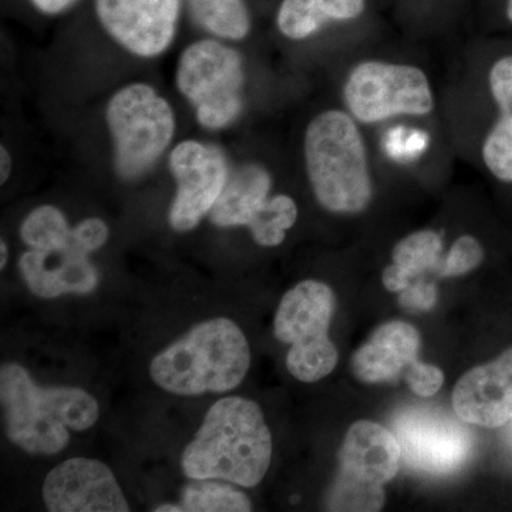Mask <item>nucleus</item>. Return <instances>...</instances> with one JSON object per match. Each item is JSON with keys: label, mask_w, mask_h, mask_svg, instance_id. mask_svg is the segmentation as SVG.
I'll return each instance as SVG.
<instances>
[{"label": "nucleus", "mask_w": 512, "mask_h": 512, "mask_svg": "<svg viewBox=\"0 0 512 512\" xmlns=\"http://www.w3.org/2000/svg\"><path fill=\"white\" fill-rule=\"evenodd\" d=\"M272 436L261 407L229 396L208 410L194 440L185 447L181 467L191 480H222L255 487L271 466Z\"/></svg>", "instance_id": "1"}, {"label": "nucleus", "mask_w": 512, "mask_h": 512, "mask_svg": "<svg viewBox=\"0 0 512 512\" xmlns=\"http://www.w3.org/2000/svg\"><path fill=\"white\" fill-rule=\"evenodd\" d=\"M6 436L29 454L53 456L70 443L69 429L89 430L100 417L97 400L77 387L37 386L18 363L0 367Z\"/></svg>", "instance_id": "2"}, {"label": "nucleus", "mask_w": 512, "mask_h": 512, "mask_svg": "<svg viewBox=\"0 0 512 512\" xmlns=\"http://www.w3.org/2000/svg\"><path fill=\"white\" fill-rule=\"evenodd\" d=\"M251 366L247 336L234 320L198 323L154 357L150 376L164 392L201 396L237 389Z\"/></svg>", "instance_id": "3"}, {"label": "nucleus", "mask_w": 512, "mask_h": 512, "mask_svg": "<svg viewBox=\"0 0 512 512\" xmlns=\"http://www.w3.org/2000/svg\"><path fill=\"white\" fill-rule=\"evenodd\" d=\"M305 163L316 200L328 211L355 214L372 198L362 134L349 114L320 113L305 133Z\"/></svg>", "instance_id": "4"}, {"label": "nucleus", "mask_w": 512, "mask_h": 512, "mask_svg": "<svg viewBox=\"0 0 512 512\" xmlns=\"http://www.w3.org/2000/svg\"><path fill=\"white\" fill-rule=\"evenodd\" d=\"M106 121L113 140L114 168L126 181L146 175L175 134L173 107L146 83L117 90L107 103Z\"/></svg>", "instance_id": "5"}, {"label": "nucleus", "mask_w": 512, "mask_h": 512, "mask_svg": "<svg viewBox=\"0 0 512 512\" xmlns=\"http://www.w3.org/2000/svg\"><path fill=\"white\" fill-rule=\"evenodd\" d=\"M175 83L191 104L200 126L222 130L241 116L244 107V60L220 40L202 39L185 47Z\"/></svg>", "instance_id": "6"}, {"label": "nucleus", "mask_w": 512, "mask_h": 512, "mask_svg": "<svg viewBox=\"0 0 512 512\" xmlns=\"http://www.w3.org/2000/svg\"><path fill=\"white\" fill-rule=\"evenodd\" d=\"M335 296L328 285L303 281L291 289L275 315V336L291 345L286 366L303 383L319 382L338 365V350L329 338Z\"/></svg>", "instance_id": "7"}, {"label": "nucleus", "mask_w": 512, "mask_h": 512, "mask_svg": "<svg viewBox=\"0 0 512 512\" xmlns=\"http://www.w3.org/2000/svg\"><path fill=\"white\" fill-rule=\"evenodd\" d=\"M350 113L372 124L396 116H426L434 109L429 79L407 64L360 63L345 84Z\"/></svg>", "instance_id": "8"}, {"label": "nucleus", "mask_w": 512, "mask_h": 512, "mask_svg": "<svg viewBox=\"0 0 512 512\" xmlns=\"http://www.w3.org/2000/svg\"><path fill=\"white\" fill-rule=\"evenodd\" d=\"M393 434L410 468L433 476L456 473L473 448L470 430L441 410L407 407L393 419Z\"/></svg>", "instance_id": "9"}, {"label": "nucleus", "mask_w": 512, "mask_h": 512, "mask_svg": "<svg viewBox=\"0 0 512 512\" xmlns=\"http://www.w3.org/2000/svg\"><path fill=\"white\" fill-rule=\"evenodd\" d=\"M168 164L177 184L168 221L175 231H192L210 215L231 168L221 148L197 140L177 144Z\"/></svg>", "instance_id": "10"}, {"label": "nucleus", "mask_w": 512, "mask_h": 512, "mask_svg": "<svg viewBox=\"0 0 512 512\" xmlns=\"http://www.w3.org/2000/svg\"><path fill=\"white\" fill-rule=\"evenodd\" d=\"M107 35L134 56L163 55L173 43L181 0H94Z\"/></svg>", "instance_id": "11"}, {"label": "nucleus", "mask_w": 512, "mask_h": 512, "mask_svg": "<svg viewBox=\"0 0 512 512\" xmlns=\"http://www.w3.org/2000/svg\"><path fill=\"white\" fill-rule=\"evenodd\" d=\"M43 501L52 512H128V505L109 466L90 458H70L47 474Z\"/></svg>", "instance_id": "12"}, {"label": "nucleus", "mask_w": 512, "mask_h": 512, "mask_svg": "<svg viewBox=\"0 0 512 512\" xmlns=\"http://www.w3.org/2000/svg\"><path fill=\"white\" fill-rule=\"evenodd\" d=\"M86 251L77 242L46 249H29L20 256L19 271L33 295L55 299L96 291L100 276Z\"/></svg>", "instance_id": "13"}, {"label": "nucleus", "mask_w": 512, "mask_h": 512, "mask_svg": "<svg viewBox=\"0 0 512 512\" xmlns=\"http://www.w3.org/2000/svg\"><path fill=\"white\" fill-rule=\"evenodd\" d=\"M453 407L458 419L474 426L495 429L512 421V348L461 377Z\"/></svg>", "instance_id": "14"}, {"label": "nucleus", "mask_w": 512, "mask_h": 512, "mask_svg": "<svg viewBox=\"0 0 512 512\" xmlns=\"http://www.w3.org/2000/svg\"><path fill=\"white\" fill-rule=\"evenodd\" d=\"M339 461L343 473L383 485L396 477L402 448L393 431L373 421H357L346 433Z\"/></svg>", "instance_id": "15"}, {"label": "nucleus", "mask_w": 512, "mask_h": 512, "mask_svg": "<svg viewBox=\"0 0 512 512\" xmlns=\"http://www.w3.org/2000/svg\"><path fill=\"white\" fill-rule=\"evenodd\" d=\"M420 335L412 325L400 320L377 328L352 357V370L360 382H394L417 360Z\"/></svg>", "instance_id": "16"}, {"label": "nucleus", "mask_w": 512, "mask_h": 512, "mask_svg": "<svg viewBox=\"0 0 512 512\" xmlns=\"http://www.w3.org/2000/svg\"><path fill=\"white\" fill-rule=\"evenodd\" d=\"M271 175L258 164L239 165L229 171L227 184L210 212L221 228L248 227L256 211L269 198Z\"/></svg>", "instance_id": "17"}, {"label": "nucleus", "mask_w": 512, "mask_h": 512, "mask_svg": "<svg viewBox=\"0 0 512 512\" xmlns=\"http://www.w3.org/2000/svg\"><path fill=\"white\" fill-rule=\"evenodd\" d=\"M363 10L365 0H284L276 23L288 39L303 40L330 22L359 18Z\"/></svg>", "instance_id": "18"}, {"label": "nucleus", "mask_w": 512, "mask_h": 512, "mask_svg": "<svg viewBox=\"0 0 512 512\" xmlns=\"http://www.w3.org/2000/svg\"><path fill=\"white\" fill-rule=\"evenodd\" d=\"M195 25L225 40H242L251 30L245 0H187Z\"/></svg>", "instance_id": "19"}, {"label": "nucleus", "mask_w": 512, "mask_h": 512, "mask_svg": "<svg viewBox=\"0 0 512 512\" xmlns=\"http://www.w3.org/2000/svg\"><path fill=\"white\" fill-rule=\"evenodd\" d=\"M183 512H249L252 503L247 495L232 485L217 480H195L181 495Z\"/></svg>", "instance_id": "20"}, {"label": "nucleus", "mask_w": 512, "mask_h": 512, "mask_svg": "<svg viewBox=\"0 0 512 512\" xmlns=\"http://www.w3.org/2000/svg\"><path fill=\"white\" fill-rule=\"evenodd\" d=\"M298 220V207L288 195L268 198L256 211L248 228L252 238L261 247H278L285 241L286 231Z\"/></svg>", "instance_id": "21"}, {"label": "nucleus", "mask_w": 512, "mask_h": 512, "mask_svg": "<svg viewBox=\"0 0 512 512\" xmlns=\"http://www.w3.org/2000/svg\"><path fill=\"white\" fill-rule=\"evenodd\" d=\"M20 238L29 249L52 248L72 241L73 228L59 208L40 205L23 220Z\"/></svg>", "instance_id": "22"}, {"label": "nucleus", "mask_w": 512, "mask_h": 512, "mask_svg": "<svg viewBox=\"0 0 512 512\" xmlns=\"http://www.w3.org/2000/svg\"><path fill=\"white\" fill-rule=\"evenodd\" d=\"M384 504L382 484L369 483L339 471L326 497L329 511H379Z\"/></svg>", "instance_id": "23"}, {"label": "nucleus", "mask_w": 512, "mask_h": 512, "mask_svg": "<svg viewBox=\"0 0 512 512\" xmlns=\"http://www.w3.org/2000/svg\"><path fill=\"white\" fill-rule=\"evenodd\" d=\"M443 241L437 232L419 231L402 239L393 249L394 265L412 279L439 264Z\"/></svg>", "instance_id": "24"}, {"label": "nucleus", "mask_w": 512, "mask_h": 512, "mask_svg": "<svg viewBox=\"0 0 512 512\" xmlns=\"http://www.w3.org/2000/svg\"><path fill=\"white\" fill-rule=\"evenodd\" d=\"M484 163L498 180L512 181V119L500 116L483 146Z\"/></svg>", "instance_id": "25"}, {"label": "nucleus", "mask_w": 512, "mask_h": 512, "mask_svg": "<svg viewBox=\"0 0 512 512\" xmlns=\"http://www.w3.org/2000/svg\"><path fill=\"white\" fill-rule=\"evenodd\" d=\"M484 251L476 238H458L441 265V276H460L473 271L483 262Z\"/></svg>", "instance_id": "26"}, {"label": "nucleus", "mask_w": 512, "mask_h": 512, "mask_svg": "<svg viewBox=\"0 0 512 512\" xmlns=\"http://www.w3.org/2000/svg\"><path fill=\"white\" fill-rule=\"evenodd\" d=\"M490 90L500 116L512 119V56L503 57L491 67Z\"/></svg>", "instance_id": "27"}, {"label": "nucleus", "mask_w": 512, "mask_h": 512, "mask_svg": "<svg viewBox=\"0 0 512 512\" xmlns=\"http://www.w3.org/2000/svg\"><path fill=\"white\" fill-rule=\"evenodd\" d=\"M427 136L421 131H407L403 127L394 128L386 137L387 153L396 160H407L424 153L427 148Z\"/></svg>", "instance_id": "28"}, {"label": "nucleus", "mask_w": 512, "mask_h": 512, "mask_svg": "<svg viewBox=\"0 0 512 512\" xmlns=\"http://www.w3.org/2000/svg\"><path fill=\"white\" fill-rule=\"evenodd\" d=\"M404 377L413 393L420 397L434 396L444 383V375L439 367L421 363L419 360H414L412 365L407 367Z\"/></svg>", "instance_id": "29"}, {"label": "nucleus", "mask_w": 512, "mask_h": 512, "mask_svg": "<svg viewBox=\"0 0 512 512\" xmlns=\"http://www.w3.org/2000/svg\"><path fill=\"white\" fill-rule=\"evenodd\" d=\"M110 228L100 218H87L73 228V238L87 254L96 252L109 241Z\"/></svg>", "instance_id": "30"}, {"label": "nucleus", "mask_w": 512, "mask_h": 512, "mask_svg": "<svg viewBox=\"0 0 512 512\" xmlns=\"http://www.w3.org/2000/svg\"><path fill=\"white\" fill-rule=\"evenodd\" d=\"M400 303L407 309L414 311H429L437 302L436 286L424 279H414L409 288L400 292Z\"/></svg>", "instance_id": "31"}, {"label": "nucleus", "mask_w": 512, "mask_h": 512, "mask_svg": "<svg viewBox=\"0 0 512 512\" xmlns=\"http://www.w3.org/2000/svg\"><path fill=\"white\" fill-rule=\"evenodd\" d=\"M413 281L414 279L404 274L402 269L397 265L393 264L384 269L383 285L386 286L390 292H403L404 289L409 288Z\"/></svg>", "instance_id": "32"}, {"label": "nucleus", "mask_w": 512, "mask_h": 512, "mask_svg": "<svg viewBox=\"0 0 512 512\" xmlns=\"http://www.w3.org/2000/svg\"><path fill=\"white\" fill-rule=\"evenodd\" d=\"M76 0H32L37 10L46 15H57L69 9Z\"/></svg>", "instance_id": "33"}, {"label": "nucleus", "mask_w": 512, "mask_h": 512, "mask_svg": "<svg viewBox=\"0 0 512 512\" xmlns=\"http://www.w3.org/2000/svg\"><path fill=\"white\" fill-rule=\"evenodd\" d=\"M12 157L8 148L2 146L0 148V183L5 184L9 180L10 174H12Z\"/></svg>", "instance_id": "34"}, {"label": "nucleus", "mask_w": 512, "mask_h": 512, "mask_svg": "<svg viewBox=\"0 0 512 512\" xmlns=\"http://www.w3.org/2000/svg\"><path fill=\"white\" fill-rule=\"evenodd\" d=\"M0 249H2V255H0V269L5 268L6 264H8L9 259V249L8 244L5 241L0 242Z\"/></svg>", "instance_id": "35"}, {"label": "nucleus", "mask_w": 512, "mask_h": 512, "mask_svg": "<svg viewBox=\"0 0 512 512\" xmlns=\"http://www.w3.org/2000/svg\"><path fill=\"white\" fill-rule=\"evenodd\" d=\"M156 512H183V508H181V505H175V504H164L160 505V507H157Z\"/></svg>", "instance_id": "36"}, {"label": "nucleus", "mask_w": 512, "mask_h": 512, "mask_svg": "<svg viewBox=\"0 0 512 512\" xmlns=\"http://www.w3.org/2000/svg\"><path fill=\"white\" fill-rule=\"evenodd\" d=\"M507 16H508V19H510L512 22V0H508Z\"/></svg>", "instance_id": "37"}]
</instances>
